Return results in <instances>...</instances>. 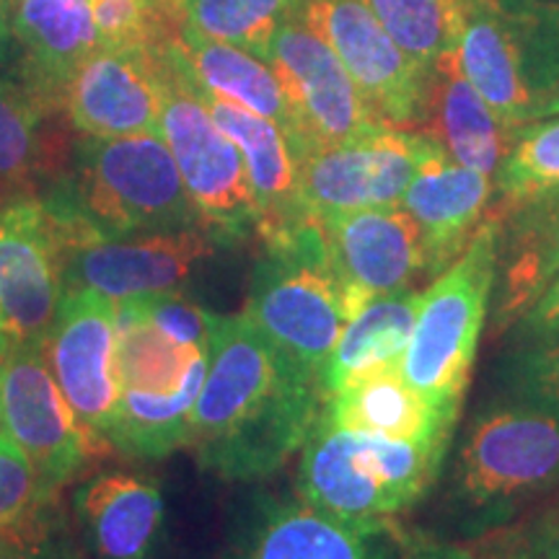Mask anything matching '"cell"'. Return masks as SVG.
<instances>
[{
  "label": "cell",
  "mask_w": 559,
  "mask_h": 559,
  "mask_svg": "<svg viewBox=\"0 0 559 559\" xmlns=\"http://www.w3.org/2000/svg\"><path fill=\"white\" fill-rule=\"evenodd\" d=\"M298 16L332 47L383 124L423 128L430 73L389 37L362 0H304Z\"/></svg>",
  "instance_id": "obj_11"
},
{
  "label": "cell",
  "mask_w": 559,
  "mask_h": 559,
  "mask_svg": "<svg viewBox=\"0 0 559 559\" xmlns=\"http://www.w3.org/2000/svg\"><path fill=\"white\" fill-rule=\"evenodd\" d=\"M213 249L205 228L81 241L66 254V288H88L111 300L171 293Z\"/></svg>",
  "instance_id": "obj_16"
},
{
  "label": "cell",
  "mask_w": 559,
  "mask_h": 559,
  "mask_svg": "<svg viewBox=\"0 0 559 559\" xmlns=\"http://www.w3.org/2000/svg\"><path fill=\"white\" fill-rule=\"evenodd\" d=\"M485 559H559V531L547 515L498 531L485 542Z\"/></svg>",
  "instance_id": "obj_35"
},
{
  "label": "cell",
  "mask_w": 559,
  "mask_h": 559,
  "mask_svg": "<svg viewBox=\"0 0 559 559\" xmlns=\"http://www.w3.org/2000/svg\"><path fill=\"white\" fill-rule=\"evenodd\" d=\"M551 9H555V16H557V21H559V5H551Z\"/></svg>",
  "instance_id": "obj_43"
},
{
  "label": "cell",
  "mask_w": 559,
  "mask_h": 559,
  "mask_svg": "<svg viewBox=\"0 0 559 559\" xmlns=\"http://www.w3.org/2000/svg\"><path fill=\"white\" fill-rule=\"evenodd\" d=\"M498 270V221L479 223L449 270L419 296L409 345L400 360L402 379L438 412L456 423Z\"/></svg>",
  "instance_id": "obj_5"
},
{
  "label": "cell",
  "mask_w": 559,
  "mask_h": 559,
  "mask_svg": "<svg viewBox=\"0 0 559 559\" xmlns=\"http://www.w3.org/2000/svg\"><path fill=\"white\" fill-rule=\"evenodd\" d=\"M58 120L16 81L0 79V200L41 194L62 177L70 148Z\"/></svg>",
  "instance_id": "obj_27"
},
{
  "label": "cell",
  "mask_w": 559,
  "mask_h": 559,
  "mask_svg": "<svg viewBox=\"0 0 559 559\" xmlns=\"http://www.w3.org/2000/svg\"><path fill=\"white\" fill-rule=\"evenodd\" d=\"M531 334H559V272L526 319Z\"/></svg>",
  "instance_id": "obj_36"
},
{
  "label": "cell",
  "mask_w": 559,
  "mask_h": 559,
  "mask_svg": "<svg viewBox=\"0 0 559 559\" xmlns=\"http://www.w3.org/2000/svg\"><path fill=\"white\" fill-rule=\"evenodd\" d=\"M547 519L551 521V526H555V528L559 531V506H557L555 510H549V513H547Z\"/></svg>",
  "instance_id": "obj_41"
},
{
  "label": "cell",
  "mask_w": 559,
  "mask_h": 559,
  "mask_svg": "<svg viewBox=\"0 0 559 559\" xmlns=\"http://www.w3.org/2000/svg\"><path fill=\"white\" fill-rule=\"evenodd\" d=\"M66 234L41 194L0 200V334L45 340L66 293Z\"/></svg>",
  "instance_id": "obj_12"
},
{
  "label": "cell",
  "mask_w": 559,
  "mask_h": 559,
  "mask_svg": "<svg viewBox=\"0 0 559 559\" xmlns=\"http://www.w3.org/2000/svg\"><path fill=\"white\" fill-rule=\"evenodd\" d=\"M171 3H174V0H171Z\"/></svg>",
  "instance_id": "obj_44"
},
{
  "label": "cell",
  "mask_w": 559,
  "mask_h": 559,
  "mask_svg": "<svg viewBox=\"0 0 559 559\" xmlns=\"http://www.w3.org/2000/svg\"><path fill=\"white\" fill-rule=\"evenodd\" d=\"M381 531H360L304 500L264 498L230 559H381Z\"/></svg>",
  "instance_id": "obj_23"
},
{
  "label": "cell",
  "mask_w": 559,
  "mask_h": 559,
  "mask_svg": "<svg viewBox=\"0 0 559 559\" xmlns=\"http://www.w3.org/2000/svg\"><path fill=\"white\" fill-rule=\"evenodd\" d=\"M498 190L513 207L559 200V117L513 132L498 166Z\"/></svg>",
  "instance_id": "obj_32"
},
{
  "label": "cell",
  "mask_w": 559,
  "mask_h": 559,
  "mask_svg": "<svg viewBox=\"0 0 559 559\" xmlns=\"http://www.w3.org/2000/svg\"><path fill=\"white\" fill-rule=\"evenodd\" d=\"M492 185L487 174L466 169L443 148L419 166L402 198V210L417 223L425 251V275L449 270L485 215Z\"/></svg>",
  "instance_id": "obj_20"
},
{
  "label": "cell",
  "mask_w": 559,
  "mask_h": 559,
  "mask_svg": "<svg viewBox=\"0 0 559 559\" xmlns=\"http://www.w3.org/2000/svg\"><path fill=\"white\" fill-rule=\"evenodd\" d=\"M438 143L423 130L381 128L326 145L300 160V187L313 218L362 207H400L419 166Z\"/></svg>",
  "instance_id": "obj_13"
},
{
  "label": "cell",
  "mask_w": 559,
  "mask_h": 559,
  "mask_svg": "<svg viewBox=\"0 0 559 559\" xmlns=\"http://www.w3.org/2000/svg\"><path fill=\"white\" fill-rule=\"evenodd\" d=\"M500 383L508 400L559 417V334H531L506 355Z\"/></svg>",
  "instance_id": "obj_33"
},
{
  "label": "cell",
  "mask_w": 559,
  "mask_h": 559,
  "mask_svg": "<svg viewBox=\"0 0 559 559\" xmlns=\"http://www.w3.org/2000/svg\"><path fill=\"white\" fill-rule=\"evenodd\" d=\"M58 489L47 487L24 451L0 430V549L29 551L58 542Z\"/></svg>",
  "instance_id": "obj_29"
},
{
  "label": "cell",
  "mask_w": 559,
  "mask_h": 559,
  "mask_svg": "<svg viewBox=\"0 0 559 559\" xmlns=\"http://www.w3.org/2000/svg\"><path fill=\"white\" fill-rule=\"evenodd\" d=\"M160 47L202 96L236 104L251 115L275 122L296 145L298 156L304 158L298 124L288 96L280 86L275 70L262 58L236 45H228V41L205 39L200 34L179 29V26Z\"/></svg>",
  "instance_id": "obj_21"
},
{
  "label": "cell",
  "mask_w": 559,
  "mask_h": 559,
  "mask_svg": "<svg viewBox=\"0 0 559 559\" xmlns=\"http://www.w3.org/2000/svg\"><path fill=\"white\" fill-rule=\"evenodd\" d=\"M16 81L41 109L62 115L70 79L99 50L88 5L79 0H16Z\"/></svg>",
  "instance_id": "obj_19"
},
{
  "label": "cell",
  "mask_w": 559,
  "mask_h": 559,
  "mask_svg": "<svg viewBox=\"0 0 559 559\" xmlns=\"http://www.w3.org/2000/svg\"><path fill=\"white\" fill-rule=\"evenodd\" d=\"M304 0H174L179 29L228 41L264 60L272 37Z\"/></svg>",
  "instance_id": "obj_30"
},
{
  "label": "cell",
  "mask_w": 559,
  "mask_h": 559,
  "mask_svg": "<svg viewBox=\"0 0 559 559\" xmlns=\"http://www.w3.org/2000/svg\"><path fill=\"white\" fill-rule=\"evenodd\" d=\"M326 249L358 309L368 298L412 288L425 275L417 223L402 207H362L319 218Z\"/></svg>",
  "instance_id": "obj_17"
},
{
  "label": "cell",
  "mask_w": 559,
  "mask_h": 559,
  "mask_svg": "<svg viewBox=\"0 0 559 559\" xmlns=\"http://www.w3.org/2000/svg\"><path fill=\"white\" fill-rule=\"evenodd\" d=\"M11 345H13V342H11V340H5L3 334H0V366H3V360H5V355H9Z\"/></svg>",
  "instance_id": "obj_40"
},
{
  "label": "cell",
  "mask_w": 559,
  "mask_h": 559,
  "mask_svg": "<svg viewBox=\"0 0 559 559\" xmlns=\"http://www.w3.org/2000/svg\"><path fill=\"white\" fill-rule=\"evenodd\" d=\"M0 559H73L70 549L60 539L47 544V547L29 549V551H16V549H0Z\"/></svg>",
  "instance_id": "obj_39"
},
{
  "label": "cell",
  "mask_w": 559,
  "mask_h": 559,
  "mask_svg": "<svg viewBox=\"0 0 559 559\" xmlns=\"http://www.w3.org/2000/svg\"><path fill=\"white\" fill-rule=\"evenodd\" d=\"M210 347L181 345L153 324L143 298L117 300V383L135 400H198Z\"/></svg>",
  "instance_id": "obj_22"
},
{
  "label": "cell",
  "mask_w": 559,
  "mask_h": 559,
  "mask_svg": "<svg viewBox=\"0 0 559 559\" xmlns=\"http://www.w3.org/2000/svg\"><path fill=\"white\" fill-rule=\"evenodd\" d=\"M453 58L510 132L559 115V21L551 5L466 0Z\"/></svg>",
  "instance_id": "obj_4"
},
{
  "label": "cell",
  "mask_w": 559,
  "mask_h": 559,
  "mask_svg": "<svg viewBox=\"0 0 559 559\" xmlns=\"http://www.w3.org/2000/svg\"><path fill=\"white\" fill-rule=\"evenodd\" d=\"M324 402L317 376L264 337L247 313L215 317L187 445L223 479H262L304 449Z\"/></svg>",
  "instance_id": "obj_1"
},
{
  "label": "cell",
  "mask_w": 559,
  "mask_h": 559,
  "mask_svg": "<svg viewBox=\"0 0 559 559\" xmlns=\"http://www.w3.org/2000/svg\"><path fill=\"white\" fill-rule=\"evenodd\" d=\"M389 37L430 73L456 50L466 0H362Z\"/></svg>",
  "instance_id": "obj_31"
},
{
  "label": "cell",
  "mask_w": 559,
  "mask_h": 559,
  "mask_svg": "<svg viewBox=\"0 0 559 559\" xmlns=\"http://www.w3.org/2000/svg\"><path fill=\"white\" fill-rule=\"evenodd\" d=\"M425 135H430L456 164L492 177L510 148V132L461 73L453 52L443 55L428 75Z\"/></svg>",
  "instance_id": "obj_25"
},
{
  "label": "cell",
  "mask_w": 559,
  "mask_h": 559,
  "mask_svg": "<svg viewBox=\"0 0 559 559\" xmlns=\"http://www.w3.org/2000/svg\"><path fill=\"white\" fill-rule=\"evenodd\" d=\"M559 264V254H555V260H551V267H557Z\"/></svg>",
  "instance_id": "obj_42"
},
{
  "label": "cell",
  "mask_w": 559,
  "mask_h": 559,
  "mask_svg": "<svg viewBox=\"0 0 559 559\" xmlns=\"http://www.w3.org/2000/svg\"><path fill=\"white\" fill-rule=\"evenodd\" d=\"M13 3L16 0H0V79L16 81L19 45L13 32Z\"/></svg>",
  "instance_id": "obj_37"
},
{
  "label": "cell",
  "mask_w": 559,
  "mask_h": 559,
  "mask_svg": "<svg viewBox=\"0 0 559 559\" xmlns=\"http://www.w3.org/2000/svg\"><path fill=\"white\" fill-rule=\"evenodd\" d=\"M445 449L337 428L321 415L300 451L298 498L353 528L383 531L436 481Z\"/></svg>",
  "instance_id": "obj_3"
},
{
  "label": "cell",
  "mask_w": 559,
  "mask_h": 559,
  "mask_svg": "<svg viewBox=\"0 0 559 559\" xmlns=\"http://www.w3.org/2000/svg\"><path fill=\"white\" fill-rule=\"evenodd\" d=\"M86 547L96 559H151L164 528V495L148 477L107 472L75 492Z\"/></svg>",
  "instance_id": "obj_24"
},
{
  "label": "cell",
  "mask_w": 559,
  "mask_h": 559,
  "mask_svg": "<svg viewBox=\"0 0 559 559\" xmlns=\"http://www.w3.org/2000/svg\"><path fill=\"white\" fill-rule=\"evenodd\" d=\"M321 415L337 428L407 443L449 445L453 428L402 379L400 366L370 370L345 383L326 396Z\"/></svg>",
  "instance_id": "obj_26"
},
{
  "label": "cell",
  "mask_w": 559,
  "mask_h": 559,
  "mask_svg": "<svg viewBox=\"0 0 559 559\" xmlns=\"http://www.w3.org/2000/svg\"><path fill=\"white\" fill-rule=\"evenodd\" d=\"M202 102L241 153L257 207V236L262 243L283 239L311 223L313 215L306 207L300 187V156L290 138L275 122L236 104L213 96H202Z\"/></svg>",
  "instance_id": "obj_18"
},
{
  "label": "cell",
  "mask_w": 559,
  "mask_h": 559,
  "mask_svg": "<svg viewBox=\"0 0 559 559\" xmlns=\"http://www.w3.org/2000/svg\"><path fill=\"white\" fill-rule=\"evenodd\" d=\"M143 298L145 311L153 324L160 332L169 334L171 340L181 342V345H200L210 347L213 342V326L218 313L205 311L194 300L185 298L179 290L171 293H156V296H140Z\"/></svg>",
  "instance_id": "obj_34"
},
{
  "label": "cell",
  "mask_w": 559,
  "mask_h": 559,
  "mask_svg": "<svg viewBox=\"0 0 559 559\" xmlns=\"http://www.w3.org/2000/svg\"><path fill=\"white\" fill-rule=\"evenodd\" d=\"M0 430L29 456L52 489L79 477L107 445L62 396L41 340L13 342L0 366Z\"/></svg>",
  "instance_id": "obj_9"
},
{
  "label": "cell",
  "mask_w": 559,
  "mask_h": 559,
  "mask_svg": "<svg viewBox=\"0 0 559 559\" xmlns=\"http://www.w3.org/2000/svg\"><path fill=\"white\" fill-rule=\"evenodd\" d=\"M557 485L559 417L506 396L474 419L459 451L461 500L500 513Z\"/></svg>",
  "instance_id": "obj_8"
},
{
  "label": "cell",
  "mask_w": 559,
  "mask_h": 559,
  "mask_svg": "<svg viewBox=\"0 0 559 559\" xmlns=\"http://www.w3.org/2000/svg\"><path fill=\"white\" fill-rule=\"evenodd\" d=\"M164 86L160 45L102 47L70 79L62 115L79 135L88 138L158 132Z\"/></svg>",
  "instance_id": "obj_15"
},
{
  "label": "cell",
  "mask_w": 559,
  "mask_h": 559,
  "mask_svg": "<svg viewBox=\"0 0 559 559\" xmlns=\"http://www.w3.org/2000/svg\"><path fill=\"white\" fill-rule=\"evenodd\" d=\"M264 62L288 96L304 156L389 128L362 99L332 47L298 13L272 37Z\"/></svg>",
  "instance_id": "obj_10"
},
{
  "label": "cell",
  "mask_w": 559,
  "mask_h": 559,
  "mask_svg": "<svg viewBox=\"0 0 559 559\" xmlns=\"http://www.w3.org/2000/svg\"><path fill=\"white\" fill-rule=\"evenodd\" d=\"M41 347L75 417L107 440L120 404L115 368L117 300L88 288H66Z\"/></svg>",
  "instance_id": "obj_14"
},
{
  "label": "cell",
  "mask_w": 559,
  "mask_h": 559,
  "mask_svg": "<svg viewBox=\"0 0 559 559\" xmlns=\"http://www.w3.org/2000/svg\"><path fill=\"white\" fill-rule=\"evenodd\" d=\"M166 68L160 138L169 145L192 205L215 243H239L257 234V207L236 143L213 120L198 88L160 47Z\"/></svg>",
  "instance_id": "obj_7"
},
{
  "label": "cell",
  "mask_w": 559,
  "mask_h": 559,
  "mask_svg": "<svg viewBox=\"0 0 559 559\" xmlns=\"http://www.w3.org/2000/svg\"><path fill=\"white\" fill-rule=\"evenodd\" d=\"M415 288L400 293H383L368 298L347 319L337 345L330 353L319 373V386L324 400L345 383L386 366H400L404 349L409 345L412 330L419 309Z\"/></svg>",
  "instance_id": "obj_28"
},
{
  "label": "cell",
  "mask_w": 559,
  "mask_h": 559,
  "mask_svg": "<svg viewBox=\"0 0 559 559\" xmlns=\"http://www.w3.org/2000/svg\"><path fill=\"white\" fill-rule=\"evenodd\" d=\"M75 243L205 228L160 132L81 135L62 177L41 192Z\"/></svg>",
  "instance_id": "obj_2"
},
{
  "label": "cell",
  "mask_w": 559,
  "mask_h": 559,
  "mask_svg": "<svg viewBox=\"0 0 559 559\" xmlns=\"http://www.w3.org/2000/svg\"><path fill=\"white\" fill-rule=\"evenodd\" d=\"M355 311L358 304L332 264L317 218L262 243L243 313L300 368L319 379Z\"/></svg>",
  "instance_id": "obj_6"
},
{
  "label": "cell",
  "mask_w": 559,
  "mask_h": 559,
  "mask_svg": "<svg viewBox=\"0 0 559 559\" xmlns=\"http://www.w3.org/2000/svg\"><path fill=\"white\" fill-rule=\"evenodd\" d=\"M407 559H477L472 551L453 547V544L417 542L407 549Z\"/></svg>",
  "instance_id": "obj_38"
}]
</instances>
